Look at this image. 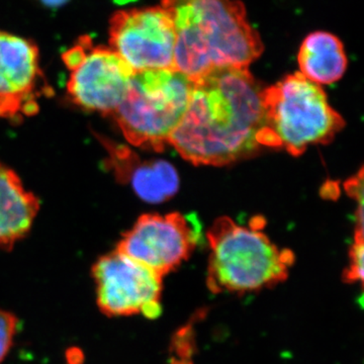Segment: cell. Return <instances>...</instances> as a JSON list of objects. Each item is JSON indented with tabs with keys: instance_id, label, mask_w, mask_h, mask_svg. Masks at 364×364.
Returning <instances> with one entry per match:
<instances>
[{
	"instance_id": "6da1fadb",
	"label": "cell",
	"mask_w": 364,
	"mask_h": 364,
	"mask_svg": "<svg viewBox=\"0 0 364 364\" xmlns=\"http://www.w3.org/2000/svg\"><path fill=\"white\" fill-rule=\"evenodd\" d=\"M262 90L248 68L222 67L193 81L168 145L196 165L222 166L249 156L260 147Z\"/></svg>"
},
{
	"instance_id": "7a4b0ae2",
	"label": "cell",
	"mask_w": 364,
	"mask_h": 364,
	"mask_svg": "<svg viewBox=\"0 0 364 364\" xmlns=\"http://www.w3.org/2000/svg\"><path fill=\"white\" fill-rule=\"evenodd\" d=\"M176 28L173 69L191 81L222 67L248 68L263 44L238 0H162Z\"/></svg>"
},
{
	"instance_id": "3957f363",
	"label": "cell",
	"mask_w": 364,
	"mask_h": 364,
	"mask_svg": "<svg viewBox=\"0 0 364 364\" xmlns=\"http://www.w3.org/2000/svg\"><path fill=\"white\" fill-rule=\"evenodd\" d=\"M210 255L208 286L213 293L249 294L284 282L294 253L282 250L258 227H243L223 217L208 231Z\"/></svg>"
},
{
	"instance_id": "277c9868",
	"label": "cell",
	"mask_w": 364,
	"mask_h": 364,
	"mask_svg": "<svg viewBox=\"0 0 364 364\" xmlns=\"http://www.w3.org/2000/svg\"><path fill=\"white\" fill-rule=\"evenodd\" d=\"M261 102L263 119L258 144L282 148L294 156L310 146L331 142L345 124L322 87L299 72L263 90Z\"/></svg>"
},
{
	"instance_id": "5b68a950",
	"label": "cell",
	"mask_w": 364,
	"mask_h": 364,
	"mask_svg": "<svg viewBox=\"0 0 364 364\" xmlns=\"http://www.w3.org/2000/svg\"><path fill=\"white\" fill-rule=\"evenodd\" d=\"M193 81L174 69L138 72L112 114L129 143L162 151L188 107Z\"/></svg>"
},
{
	"instance_id": "8992f818",
	"label": "cell",
	"mask_w": 364,
	"mask_h": 364,
	"mask_svg": "<svg viewBox=\"0 0 364 364\" xmlns=\"http://www.w3.org/2000/svg\"><path fill=\"white\" fill-rule=\"evenodd\" d=\"M70 71L67 93L86 111L112 116L130 90L136 72L112 48L83 37L63 54Z\"/></svg>"
},
{
	"instance_id": "52a82bcc",
	"label": "cell",
	"mask_w": 364,
	"mask_h": 364,
	"mask_svg": "<svg viewBox=\"0 0 364 364\" xmlns=\"http://www.w3.org/2000/svg\"><path fill=\"white\" fill-rule=\"evenodd\" d=\"M98 308L109 317L161 313L162 279L117 249L92 268Z\"/></svg>"
},
{
	"instance_id": "ba28073f",
	"label": "cell",
	"mask_w": 364,
	"mask_h": 364,
	"mask_svg": "<svg viewBox=\"0 0 364 364\" xmlns=\"http://www.w3.org/2000/svg\"><path fill=\"white\" fill-rule=\"evenodd\" d=\"M176 28L162 6L117 11L109 26V44L136 73L173 69Z\"/></svg>"
},
{
	"instance_id": "9c48e42d",
	"label": "cell",
	"mask_w": 364,
	"mask_h": 364,
	"mask_svg": "<svg viewBox=\"0 0 364 364\" xmlns=\"http://www.w3.org/2000/svg\"><path fill=\"white\" fill-rule=\"evenodd\" d=\"M200 238V225L179 213L141 215L117 250L163 277L188 259Z\"/></svg>"
},
{
	"instance_id": "30bf717a",
	"label": "cell",
	"mask_w": 364,
	"mask_h": 364,
	"mask_svg": "<svg viewBox=\"0 0 364 364\" xmlns=\"http://www.w3.org/2000/svg\"><path fill=\"white\" fill-rule=\"evenodd\" d=\"M44 91L37 46L0 31V117L20 122L38 114Z\"/></svg>"
},
{
	"instance_id": "8fae6325",
	"label": "cell",
	"mask_w": 364,
	"mask_h": 364,
	"mask_svg": "<svg viewBox=\"0 0 364 364\" xmlns=\"http://www.w3.org/2000/svg\"><path fill=\"white\" fill-rule=\"evenodd\" d=\"M109 146V163L117 178L130 183L145 202L159 203L172 198L179 188L176 169L164 160L143 161L128 148Z\"/></svg>"
},
{
	"instance_id": "7c38bea8",
	"label": "cell",
	"mask_w": 364,
	"mask_h": 364,
	"mask_svg": "<svg viewBox=\"0 0 364 364\" xmlns=\"http://www.w3.org/2000/svg\"><path fill=\"white\" fill-rule=\"evenodd\" d=\"M40 200L23 186L20 177L0 163V248H13L30 232Z\"/></svg>"
},
{
	"instance_id": "4fadbf2b",
	"label": "cell",
	"mask_w": 364,
	"mask_h": 364,
	"mask_svg": "<svg viewBox=\"0 0 364 364\" xmlns=\"http://www.w3.org/2000/svg\"><path fill=\"white\" fill-rule=\"evenodd\" d=\"M299 73L317 85H332L344 75L348 61L341 41L327 32L310 33L299 48Z\"/></svg>"
},
{
	"instance_id": "5bb4252c",
	"label": "cell",
	"mask_w": 364,
	"mask_h": 364,
	"mask_svg": "<svg viewBox=\"0 0 364 364\" xmlns=\"http://www.w3.org/2000/svg\"><path fill=\"white\" fill-rule=\"evenodd\" d=\"M363 230L356 229L354 243L349 252V267L344 273L348 284L363 282Z\"/></svg>"
},
{
	"instance_id": "9a60e30c",
	"label": "cell",
	"mask_w": 364,
	"mask_h": 364,
	"mask_svg": "<svg viewBox=\"0 0 364 364\" xmlns=\"http://www.w3.org/2000/svg\"><path fill=\"white\" fill-rule=\"evenodd\" d=\"M18 326V318L0 308V363L4 360L13 346Z\"/></svg>"
},
{
	"instance_id": "2e32d148",
	"label": "cell",
	"mask_w": 364,
	"mask_h": 364,
	"mask_svg": "<svg viewBox=\"0 0 364 364\" xmlns=\"http://www.w3.org/2000/svg\"><path fill=\"white\" fill-rule=\"evenodd\" d=\"M39 1L43 6L49 7V9H59V7L63 6L69 0H39Z\"/></svg>"
}]
</instances>
